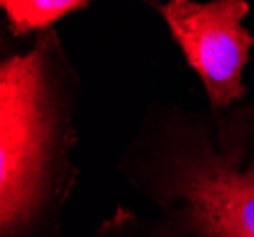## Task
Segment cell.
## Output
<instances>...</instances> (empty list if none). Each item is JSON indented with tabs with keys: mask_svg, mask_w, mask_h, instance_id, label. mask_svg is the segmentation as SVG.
<instances>
[{
	"mask_svg": "<svg viewBox=\"0 0 254 237\" xmlns=\"http://www.w3.org/2000/svg\"><path fill=\"white\" fill-rule=\"evenodd\" d=\"M137 195L108 237H254V101L207 112L150 110L118 163Z\"/></svg>",
	"mask_w": 254,
	"mask_h": 237,
	"instance_id": "cell-1",
	"label": "cell"
},
{
	"mask_svg": "<svg viewBox=\"0 0 254 237\" xmlns=\"http://www.w3.org/2000/svg\"><path fill=\"white\" fill-rule=\"evenodd\" d=\"M74 74L55 31L0 63V237H57L74 184Z\"/></svg>",
	"mask_w": 254,
	"mask_h": 237,
	"instance_id": "cell-2",
	"label": "cell"
},
{
	"mask_svg": "<svg viewBox=\"0 0 254 237\" xmlns=\"http://www.w3.org/2000/svg\"><path fill=\"white\" fill-rule=\"evenodd\" d=\"M249 10L247 0H167L159 6L173 40L201 80L209 108H232L247 93L243 70L254 48V34L243 25Z\"/></svg>",
	"mask_w": 254,
	"mask_h": 237,
	"instance_id": "cell-3",
	"label": "cell"
},
{
	"mask_svg": "<svg viewBox=\"0 0 254 237\" xmlns=\"http://www.w3.org/2000/svg\"><path fill=\"white\" fill-rule=\"evenodd\" d=\"M93 0H0L8 17L10 31L15 36L46 33L66 13L85 8Z\"/></svg>",
	"mask_w": 254,
	"mask_h": 237,
	"instance_id": "cell-4",
	"label": "cell"
},
{
	"mask_svg": "<svg viewBox=\"0 0 254 237\" xmlns=\"http://www.w3.org/2000/svg\"><path fill=\"white\" fill-rule=\"evenodd\" d=\"M97 237H108V236H105V234H99Z\"/></svg>",
	"mask_w": 254,
	"mask_h": 237,
	"instance_id": "cell-5",
	"label": "cell"
}]
</instances>
